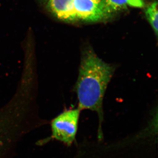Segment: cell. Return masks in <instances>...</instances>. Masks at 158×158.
<instances>
[{
    "mask_svg": "<svg viewBox=\"0 0 158 158\" xmlns=\"http://www.w3.org/2000/svg\"><path fill=\"white\" fill-rule=\"evenodd\" d=\"M107 10L110 14L126 9L127 6L141 8L144 6L142 0H103Z\"/></svg>",
    "mask_w": 158,
    "mask_h": 158,
    "instance_id": "cell-6",
    "label": "cell"
},
{
    "mask_svg": "<svg viewBox=\"0 0 158 158\" xmlns=\"http://www.w3.org/2000/svg\"><path fill=\"white\" fill-rule=\"evenodd\" d=\"M78 19L96 22L106 19L110 14L103 0H73Z\"/></svg>",
    "mask_w": 158,
    "mask_h": 158,
    "instance_id": "cell-4",
    "label": "cell"
},
{
    "mask_svg": "<svg viewBox=\"0 0 158 158\" xmlns=\"http://www.w3.org/2000/svg\"><path fill=\"white\" fill-rule=\"evenodd\" d=\"M115 71L113 65L106 63L94 52L90 46L82 50L76 91L80 110L95 111L101 123L103 118L102 104L106 89Z\"/></svg>",
    "mask_w": 158,
    "mask_h": 158,
    "instance_id": "cell-1",
    "label": "cell"
},
{
    "mask_svg": "<svg viewBox=\"0 0 158 158\" xmlns=\"http://www.w3.org/2000/svg\"><path fill=\"white\" fill-rule=\"evenodd\" d=\"M145 15L148 21L154 32L156 36L158 34V9L157 1L154 2L146 9Z\"/></svg>",
    "mask_w": 158,
    "mask_h": 158,
    "instance_id": "cell-7",
    "label": "cell"
},
{
    "mask_svg": "<svg viewBox=\"0 0 158 158\" xmlns=\"http://www.w3.org/2000/svg\"><path fill=\"white\" fill-rule=\"evenodd\" d=\"M80 111L78 108L66 110L53 119L51 138L69 146L71 145L77 131Z\"/></svg>",
    "mask_w": 158,
    "mask_h": 158,
    "instance_id": "cell-3",
    "label": "cell"
},
{
    "mask_svg": "<svg viewBox=\"0 0 158 158\" xmlns=\"http://www.w3.org/2000/svg\"><path fill=\"white\" fill-rule=\"evenodd\" d=\"M48 6L54 15L61 20L67 22L78 20L73 0H48Z\"/></svg>",
    "mask_w": 158,
    "mask_h": 158,
    "instance_id": "cell-5",
    "label": "cell"
},
{
    "mask_svg": "<svg viewBox=\"0 0 158 158\" xmlns=\"http://www.w3.org/2000/svg\"><path fill=\"white\" fill-rule=\"evenodd\" d=\"M18 113L11 108L0 110V158H3L25 129Z\"/></svg>",
    "mask_w": 158,
    "mask_h": 158,
    "instance_id": "cell-2",
    "label": "cell"
}]
</instances>
